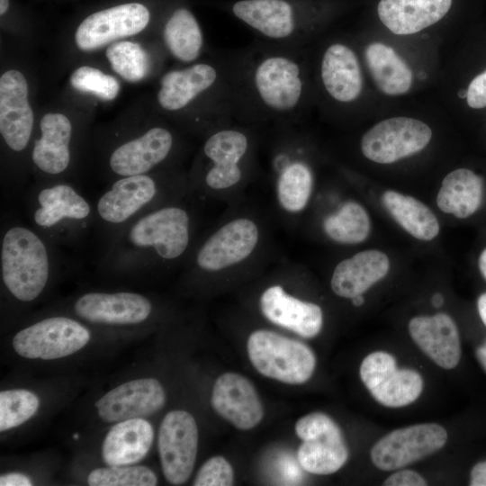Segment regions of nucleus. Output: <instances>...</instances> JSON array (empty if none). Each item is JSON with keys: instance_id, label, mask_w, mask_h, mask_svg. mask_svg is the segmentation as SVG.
Instances as JSON below:
<instances>
[{"instance_id": "f257e3e1", "label": "nucleus", "mask_w": 486, "mask_h": 486, "mask_svg": "<svg viewBox=\"0 0 486 486\" xmlns=\"http://www.w3.org/2000/svg\"><path fill=\"white\" fill-rule=\"evenodd\" d=\"M238 115L292 120L309 104V64L298 47L266 42L234 58Z\"/></svg>"}, {"instance_id": "f03ea898", "label": "nucleus", "mask_w": 486, "mask_h": 486, "mask_svg": "<svg viewBox=\"0 0 486 486\" xmlns=\"http://www.w3.org/2000/svg\"><path fill=\"white\" fill-rule=\"evenodd\" d=\"M185 197L143 213L104 243L97 266L113 275H140L187 259L195 218Z\"/></svg>"}, {"instance_id": "7ed1b4c3", "label": "nucleus", "mask_w": 486, "mask_h": 486, "mask_svg": "<svg viewBox=\"0 0 486 486\" xmlns=\"http://www.w3.org/2000/svg\"><path fill=\"white\" fill-rule=\"evenodd\" d=\"M57 248L31 225L2 222L1 282L12 298L27 303L44 292L60 266Z\"/></svg>"}, {"instance_id": "20e7f679", "label": "nucleus", "mask_w": 486, "mask_h": 486, "mask_svg": "<svg viewBox=\"0 0 486 486\" xmlns=\"http://www.w3.org/2000/svg\"><path fill=\"white\" fill-rule=\"evenodd\" d=\"M189 182L178 176L151 172L113 180L97 199L95 225L104 243L143 213L184 198Z\"/></svg>"}, {"instance_id": "39448f33", "label": "nucleus", "mask_w": 486, "mask_h": 486, "mask_svg": "<svg viewBox=\"0 0 486 486\" xmlns=\"http://www.w3.org/2000/svg\"><path fill=\"white\" fill-rule=\"evenodd\" d=\"M30 225L57 247L75 246L96 222L94 205L70 182H37L25 194Z\"/></svg>"}, {"instance_id": "423d86ee", "label": "nucleus", "mask_w": 486, "mask_h": 486, "mask_svg": "<svg viewBox=\"0 0 486 486\" xmlns=\"http://www.w3.org/2000/svg\"><path fill=\"white\" fill-rule=\"evenodd\" d=\"M252 146L246 129L228 123L218 126L202 145L204 165L190 179V190L220 192L239 184L247 173Z\"/></svg>"}, {"instance_id": "0eeeda50", "label": "nucleus", "mask_w": 486, "mask_h": 486, "mask_svg": "<svg viewBox=\"0 0 486 486\" xmlns=\"http://www.w3.org/2000/svg\"><path fill=\"white\" fill-rule=\"evenodd\" d=\"M364 74L358 49L346 40H330L318 54L316 85L333 106L350 108L360 101L364 93Z\"/></svg>"}, {"instance_id": "6e6552de", "label": "nucleus", "mask_w": 486, "mask_h": 486, "mask_svg": "<svg viewBox=\"0 0 486 486\" xmlns=\"http://www.w3.org/2000/svg\"><path fill=\"white\" fill-rule=\"evenodd\" d=\"M248 354L262 375L289 384H301L312 375L316 357L304 343L281 334L259 329L248 338Z\"/></svg>"}, {"instance_id": "1a4fd4ad", "label": "nucleus", "mask_w": 486, "mask_h": 486, "mask_svg": "<svg viewBox=\"0 0 486 486\" xmlns=\"http://www.w3.org/2000/svg\"><path fill=\"white\" fill-rule=\"evenodd\" d=\"M260 238L257 224L248 217L234 218L194 245L187 266L195 274H213L246 261Z\"/></svg>"}, {"instance_id": "9d476101", "label": "nucleus", "mask_w": 486, "mask_h": 486, "mask_svg": "<svg viewBox=\"0 0 486 486\" xmlns=\"http://www.w3.org/2000/svg\"><path fill=\"white\" fill-rule=\"evenodd\" d=\"M234 60L197 62L166 72L160 79L159 105L178 112L208 93L236 91Z\"/></svg>"}, {"instance_id": "9b49d317", "label": "nucleus", "mask_w": 486, "mask_h": 486, "mask_svg": "<svg viewBox=\"0 0 486 486\" xmlns=\"http://www.w3.org/2000/svg\"><path fill=\"white\" fill-rule=\"evenodd\" d=\"M433 137L431 127L411 116H392L371 126L362 135L360 150L370 161L392 164L425 149Z\"/></svg>"}, {"instance_id": "f8f14e48", "label": "nucleus", "mask_w": 486, "mask_h": 486, "mask_svg": "<svg viewBox=\"0 0 486 486\" xmlns=\"http://www.w3.org/2000/svg\"><path fill=\"white\" fill-rule=\"evenodd\" d=\"M90 338L89 329L76 319L51 316L18 331L12 344L15 352L23 357L51 360L76 353Z\"/></svg>"}, {"instance_id": "ddd939ff", "label": "nucleus", "mask_w": 486, "mask_h": 486, "mask_svg": "<svg viewBox=\"0 0 486 486\" xmlns=\"http://www.w3.org/2000/svg\"><path fill=\"white\" fill-rule=\"evenodd\" d=\"M232 13L268 43L300 48L317 31L302 22L287 0H240Z\"/></svg>"}, {"instance_id": "4468645a", "label": "nucleus", "mask_w": 486, "mask_h": 486, "mask_svg": "<svg viewBox=\"0 0 486 486\" xmlns=\"http://www.w3.org/2000/svg\"><path fill=\"white\" fill-rule=\"evenodd\" d=\"M447 432L439 424L422 423L395 429L371 449L373 464L380 470L393 471L419 461L440 450Z\"/></svg>"}, {"instance_id": "2eb2a0df", "label": "nucleus", "mask_w": 486, "mask_h": 486, "mask_svg": "<svg viewBox=\"0 0 486 486\" xmlns=\"http://www.w3.org/2000/svg\"><path fill=\"white\" fill-rule=\"evenodd\" d=\"M360 377L374 399L389 408H400L415 401L423 389L421 375L412 369H398L389 353L369 354L360 365Z\"/></svg>"}, {"instance_id": "dca6fc26", "label": "nucleus", "mask_w": 486, "mask_h": 486, "mask_svg": "<svg viewBox=\"0 0 486 486\" xmlns=\"http://www.w3.org/2000/svg\"><path fill=\"white\" fill-rule=\"evenodd\" d=\"M175 144L174 134L163 126H153L120 141L111 148L106 161L112 181L156 172L170 158Z\"/></svg>"}, {"instance_id": "f3484780", "label": "nucleus", "mask_w": 486, "mask_h": 486, "mask_svg": "<svg viewBox=\"0 0 486 486\" xmlns=\"http://www.w3.org/2000/svg\"><path fill=\"white\" fill-rule=\"evenodd\" d=\"M158 446L165 478L181 485L190 477L196 460L198 429L194 418L185 410H172L161 422Z\"/></svg>"}, {"instance_id": "a211bd4d", "label": "nucleus", "mask_w": 486, "mask_h": 486, "mask_svg": "<svg viewBox=\"0 0 486 486\" xmlns=\"http://www.w3.org/2000/svg\"><path fill=\"white\" fill-rule=\"evenodd\" d=\"M73 134V125L66 115L49 112L41 118L40 136L33 140L30 155L38 182L68 181Z\"/></svg>"}, {"instance_id": "6ab92c4d", "label": "nucleus", "mask_w": 486, "mask_h": 486, "mask_svg": "<svg viewBox=\"0 0 486 486\" xmlns=\"http://www.w3.org/2000/svg\"><path fill=\"white\" fill-rule=\"evenodd\" d=\"M76 317L95 325L135 326L146 322L154 311L153 302L132 292H89L72 304Z\"/></svg>"}, {"instance_id": "aec40b11", "label": "nucleus", "mask_w": 486, "mask_h": 486, "mask_svg": "<svg viewBox=\"0 0 486 486\" xmlns=\"http://www.w3.org/2000/svg\"><path fill=\"white\" fill-rule=\"evenodd\" d=\"M455 0H375L379 24L396 37H411L446 22Z\"/></svg>"}, {"instance_id": "412c9836", "label": "nucleus", "mask_w": 486, "mask_h": 486, "mask_svg": "<svg viewBox=\"0 0 486 486\" xmlns=\"http://www.w3.org/2000/svg\"><path fill=\"white\" fill-rule=\"evenodd\" d=\"M149 17L148 9L140 3L122 4L95 12L77 27L76 44L84 51L100 49L142 32L148 24Z\"/></svg>"}, {"instance_id": "4be33fe9", "label": "nucleus", "mask_w": 486, "mask_h": 486, "mask_svg": "<svg viewBox=\"0 0 486 486\" xmlns=\"http://www.w3.org/2000/svg\"><path fill=\"white\" fill-rule=\"evenodd\" d=\"M33 124L27 81L20 71L10 69L0 78V133L12 154L20 155L29 148Z\"/></svg>"}, {"instance_id": "5701e85b", "label": "nucleus", "mask_w": 486, "mask_h": 486, "mask_svg": "<svg viewBox=\"0 0 486 486\" xmlns=\"http://www.w3.org/2000/svg\"><path fill=\"white\" fill-rule=\"evenodd\" d=\"M359 53L365 73L382 94L400 97L413 90L414 68L396 47L382 40H368Z\"/></svg>"}, {"instance_id": "b1692460", "label": "nucleus", "mask_w": 486, "mask_h": 486, "mask_svg": "<svg viewBox=\"0 0 486 486\" xmlns=\"http://www.w3.org/2000/svg\"><path fill=\"white\" fill-rule=\"evenodd\" d=\"M165 391L154 378H142L122 383L95 402L98 415L108 423L143 418L162 409Z\"/></svg>"}, {"instance_id": "393cba45", "label": "nucleus", "mask_w": 486, "mask_h": 486, "mask_svg": "<svg viewBox=\"0 0 486 486\" xmlns=\"http://www.w3.org/2000/svg\"><path fill=\"white\" fill-rule=\"evenodd\" d=\"M212 406L224 419L241 430H249L263 418L262 402L253 383L237 373H225L216 380Z\"/></svg>"}, {"instance_id": "a878e982", "label": "nucleus", "mask_w": 486, "mask_h": 486, "mask_svg": "<svg viewBox=\"0 0 486 486\" xmlns=\"http://www.w3.org/2000/svg\"><path fill=\"white\" fill-rule=\"evenodd\" d=\"M259 304L269 321L302 338H314L322 328L321 308L287 293L281 285L266 288L260 296Z\"/></svg>"}, {"instance_id": "bb28decb", "label": "nucleus", "mask_w": 486, "mask_h": 486, "mask_svg": "<svg viewBox=\"0 0 486 486\" xmlns=\"http://www.w3.org/2000/svg\"><path fill=\"white\" fill-rule=\"evenodd\" d=\"M409 332L418 346L444 369L454 368L461 358L458 328L446 313L418 316L409 322Z\"/></svg>"}, {"instance_id": "cd10ccee", "label": "nucleus", "mask_w": 486, "mask_h": 486, "mask_svg": "<svg viewBox=\"0 0 486 486\" xmlns=\"http://www.w3.org/2000/svg\"><path fill=\"white\" fill-rule=\"evenodd\" d=\"M276 197L288 213L303 211L310 199L314 176L310 164L294 154V147L278 150L274 157Z\"/></svg>"}, {"instance_id": "c85d7f7f", "label": "nucleus", "mask_w": 486, "mask_h": 486, "mask_svg": "<svg viewBox=\"0 0 486 486\" xmlns=\"http://www.w3.org/2000/svg\"><path fill=\"white\" fill-rule=\"evenodd\" d=\"M389 269L390 260L383 252L375 249L364 250L336 266L330 287L336 295L352 299L382 280Z\"/></svg>"}, {"instance_id": "c756f323", "label": "nucleus", "mask_w": 486, "mask_h": 486, "mask_svg": "<svg viewBox=\"0 0 486 486\" xmlns=\"http://www.w3.org/2000/svg\"><path fill=\"white\" fill-rule=\"evenodd\" d=\"M154 439L149 422L141 418L122 420L105 436L102 456L108 466L131 465L143 459Z\"/></svg>"}, {"instance_id": "7c9ffc66", "label": "nucleus", "mask_w": 486, "mask_h": 486, "mask_svg": "<svg viewBox=\"0 0 486 486\" xmlns=\"http://www.w3.org/2000/svg\"><path fill=\"white\" fill-rule=\"evenodd\" d=\"M300 465L307 472L327 475L338 471L348 458L342 431L335 422L325 430L302 440L297 452Z\"/></svg>"}, {"instance_id": "2f4dec72", "label": "nucleus", "mask_w": 486, "mask_h": 486, "mask_svg": "<svg viewBox=\"0 0 486 486\" xmlns=\"http://www.w3.org/2000/svg\"><path fill=\"white\" fill-rule=\"evenodd\" d=\"M482 192L483 183L480 176L468 168H457L443 179L436 204L443 212L464 219L479 209Z\"/></svg>"}, {"instance_id": "473e14b6", "label": "nucleus", "mask_w": 486, "mask_h": 486, "mask_svg": "<svg viewBox=\"0 0 486 486\" xmlns=\"http://www.w3.org/2000/svg\"><path fill=\"white\" fill-rule=\"evenodd\" d=\"M382 202L392 218L414 238L429 241L438 235V220L418 199L388 190L383 193Z\"/></svg>"}, {"instance_id": "72a5a7b5", "label": "nucleus", "mask_w": 486, "mask_h": 486, "mask_svg": "<svg viewBox=\"0 0 486 486\" xmlns=\"http://www.w3.org/2000/svg\"><path fill=\"white\" fill-rule=\"evenodd\" d=\"M163 39L170 54L184 63L196 61L204 45L199 22L185 8L175 10L168 18L164 26Z\"/></svg>"}, {"instance_id": "f704fd0d", "label": "nucleus", "mask_w": 486, "mask_h": 486, "mask_svg": "<svg viewBox=\"0 0 486 486\" xmlns=\"http://www.w3.org/2000/svg\"><path fill=\"white\" fill-rule=\"evenodd\" d=\"M322 226L326 235L333 241L340 244H357L367 238L371 223L364 207L349 201L336 212L327 216Z\"/></svg>"}, {"instance_id": "c9c22d12", "label": "nucleus", "mask_w": 486, "mask_h": 486, "mask_svg": "<svg viewBox=\"0 0 486 486\" xmlns=\"http://www.w3.org/2000/svg\"><path fill=\"white\" fill-rule=\"evenodd\" d=\"M105 55L113 71L129 82H139L148 73V55L137 42H114L106 49Z\"/></svg>"}, {"instance_id": "e433bc0d", "label": "nucleus", "mask_w": 486, "mask_h": 486, "mask_svg": "<svg viewBox=\"0 0 486 486\" xmlns=\"http://www.w3.org/2000/svg\"><path fill=\"white\" fill-rule=\"evenodd\" d=\"M40 400L33 392L22 390H6L0 392V431L18 427L37 412Z\"/></svg>"}, {"instance_id": "4c0bfd02", "label": "nucleus", "mask_w": 486, "mask_h": 486, "mask_svg": "<svg viewBox=\"0 0 486 486\" xmlns=\"http://www.w3.org/2000/svg\"><path fill=\"white\" fill-rule=\"evenodd\" d=\"M91 486H154L158 479L146 466H110L92 471L87 478Z\"/></svg>"}, {"instance_id": "58836bf2", "label": "nucleus", "mask_w": 486, "mask_h": 486, "mask_svg": "<svg viewBox=\"0 0 486 486\" xmlns=\"http://www.w3.org/2000/svg\"><path fill=\"white\" fill-rule=\"evenodd\" d=\"M69 82L75 89L91 93L104 101L113 100L120 90L116 78L89 66L74 70Z\"/></svg>"}, {"instance_id": "ea45409f", "label": "nucleus", "mask_w": 486, "mask_h": 486, "mask_svg": "<svg viewBox=\"0 0 486 486\" xmlns=\"http://www.w3.org/2000/svg\"><path fill=\"white\" fill-rule=\"evenodd\" d=\"M234 472L230 464L222 456L208 459L200 468L194 481V486H230Z\"/></svg>"}, {"instance_id": "a19ab883", "label": "nucleus", "mask_w": 486, "mask_h": 486, "mask_svg": "<svg viewBox=\"0 0 486 486\" xmlns=\"http://www.w3.org/2000/svg\"><path fill=\"white\" fill-rule=\"evenodd\" d=\"M461 97L464 98L471 109L480 110L486 107V68L471 79Z\"/></svg>"}, {"instance_id": "79ce46f5", "label": "nucleus", "mask_w": 486, "mask_h": 486, "mask_svg": "<svg viewBox=\"0 0 486 486\" xmlns=\"http://www.w3.org/2000/svg\"><path fill=\"white\" fill-rule=\"evenodd\" d=\"M385 486H425L424 478L411 470H400L390 475L383 482Z\"/></svg>"}, {"instance_id": "37998d69", "label": "nucleus", "mask_w": 486, "mask_h": 486, "mask_svg": "<svg viewBox=\"0 0 486 486\" xmlns=\"http://www.w3.org/2000/svg\"><path fill=\"white\" fill-rule=\"evenodd\" d=\"M1 486H31V480L24 474L18 472H11L1 475Z\"/></svg>"}, {"instance_id": "c03bdc74", "label": "nucleus", "mask_w": 486, "mask_h": 486, "mask_svg": "<svg viewBox=\"0 0 486 486\" xmlns=\"http://www.w3.org/2000/svg\"><path fill=\"white\" fill-rule=\"evenodd\" d=\"M471 486H486V460L476 464L470 473Z\"/></svg>"}, {"instance_id": "a18cd8bd", "label": "nucleus", "mask_w": 486, "mask_h": 486, "mask_svg": "<svg viewBox=\"0 0 486 486\" xmlns=\"http://www.w3.org/2000/svg\"><path fill=\"white\" fill-rule=\"evenodd\" d=\"M478 312L482 320L483 324L486 326V292L482 293L477 301Z\"/></svg>"}, {"instance_id": "49530a36", "label": "nucleus", "mask_w": 486, "mask_h": 486, "mask_svg": "<svg viewBox=\"0 0 486 486\" xmlns=\"http://www.w3.org/2000/svg\"><path fill=\"white\" fill-rule=\"evenodd\" d=\"M476 357L486 371V341L482 346L476 349Z\"/></svg>"}, {"instance_id": "de8ad7c7", "label": "nucleus", "mask_w": 486, "mask_h": 486, "mask_svg": "<svg viewBox=\"0 0 486 486\" xmlns=\"http://www.w3.org/2000/svg\"><path fill=\"white\" fill-rule=\"evenodd\" d=\"M479 269L482 276L486 279V248H484L479 256Z\"/></svg>"}, {"instance_id": "09e8293b", "label": "nucleus", "mask_w": 486, "mask_h": 486, "mask_svg": "<svg viewBox=\"0 0 486 486\" xmlns=\"http://www.w3.org/2000/svg\"><path fill=\"white\" fill-rule=\"evenodd\" d=\"M431 302L434 307L439 308L444 303V298L440 293H436L433 295Z\"/></svg>"}, {"instance_id": "8fccbe9b", "label": "nucleus", "mask_w": 486, "mask_h": 486, "mask_svg": "<svg viewBox=\"0 0 486 486\" xmlns=\"http://www.w3.org/2000/svg\"><path fill=\"white\" fill-rule=\"evenodd\" d=\"M352 302L355 306L359 307L364 304V298L362 294L355 296L354 298H352Z\"/></svg>"}, {"instance_id": "3c124183", "label": "nucleus", "mask_w": 486, "mask_h": 486, "mask_svg": "<svg viewBox=\"0 0 486 486\" xmlns=\"http://www.w3.org/2000/svg\"><path fill=\"white\" fill-rule=\"evenodd\" d=\"M9 7V0H0V14L3 15Z\"/></svg>"}, {"instance_id": "603ef678", "label": "nucleus", "mask_w": 486, "mask_h": 486, "mask_svg": "<svg viewBox=\"0 0 486 486\" xmlns=\"http://www.w3.org/2000/svg\"><path fill=\"white\" fill-rule=\"evenodd\" d=\"M73 437H74V438H77V437H78V435H76H76H73Z\"/></svg>"}]
</instances>
